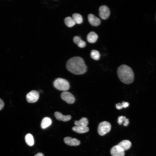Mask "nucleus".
Masks as SVG:
<instances>
[{
    "instance_id": "6ab92c4d",
    "label": "nucleus",
    "mask_w": 156,
    "mask_h": 156,
    "mask_svg": "<svg viewBox=\"0 0 156 156\" xmlns=\"http://www.w3.org/2000/svg\"><path fill=\"white\" fill-rule=\"evenodd\" d=\"M72 18L75 23V24H81L82 23L83 21L82 16L79 14H74L73 15Z\"/></svg>"
},
{
    "instance_id": "9d476101",
    "label": "nucleus",
    "mask_w": 156,
    "mask_h": 156,
    "mask_svg": "<svg viewBox=\"0 0 156 156\" xmlns=\"http://www.w3.org/2000/svg\"><path fill=\"white\" fill-rule=\"evenodd\" d=\"M88 19L90 24L93 26H98L100 25L101 23L100 19L92 14L88 15Z\"/></svg>"
},
{
    "instance_id": "39448f33",
    "label": "nucleus",
    "mask_w": 156,
    "mask_h": 156,
    "mask_svg": "<svg viewBox=\"0 0 156 156\" xmlns=\"http://www.w3.org/2000/svg\"><path fill=\"white\" fill-rule=\"evenodd\" d=\"M39 97V92L35 90H32L28 93L26 95L27 101L29 103H34L38 100Z\"/></svg>"
},
{
    "instance_id": "423d86ee",
    "label": "nucleus",
    "mask_w": 156,
    "mask_h": 156,
    "mask_svg": "<svg viewBox=\"0 0 156 156\" xmlns=\"http://www.w3.org/2000/svg\"><path fill=\"white\" fill-rule=\"evenodd\" d=\"M61 97L62 100L68 104H73L75 101V98L73 95L68 92H62L61 94Z\"/></svg>"
},
{
    "instance_id": "f8f14e48",
    "label": "nucleus",
    "mask_w": 156,
    "mask_h": 156,
    "mask_svg": "<svg viewBox=\"0 0 156 156\" xmlns=\"http://www.w3.org/2000/svg\"><path fill=\"white\" fill-rule=\"evenodd\" d=\"M124 151L127 150L131 146V142L128 140H123L120 142L118 144Z\"/></svg>"
},
{
    "instance_id": "393cba45",
    "label": "nucleus",
    "mask_w": 156,
    "mask_h": 156,
    "mask_svg": "<svg viewBox=\"0 0 156 156\" xmlns=\"http://www.w3.org/2000/svg\"><path fill=\"white\" fill-rule=\"evenodd\" d=\"M121 103L122 105L123 108H126L128 107L129 105V103L128 102L125 101L122 102Z\"/></svg>"
},
{
    "instance_id": "4be33fe9",
    "label": "nucleus",
    "mask_w": 156,
    "mask_h": 156,
    "mask_svg": "<svg viewBox=\"0 0 156 156\" xmlns=\"http://www.w3.org/2000/svg\"><path fill=\"white\" fill-rule=\"evenodd\" d=\"M90 55L92 58L96 60H99L100 58V54L99 52L96 50H92L91 52Z\"/></svg>"
},
{
    "instance_id": "4468645a",
    "label": "nucleus",
    "mask_w": 156,
    "mask_h": 156,
    "mask_svg": "<svg viewBox=\"0 0 156 156\" xmlns=\"http://www.w3.org/2000/svg\"><path fill=\"white\" fill-rule=\"evenodd\" d=\"M98 36L94 32L91 31L88 35L87 37L88 41L91 43H94L97 40Z\"/></svg>"
},
{
    "instance_id": "a211bd4d",
    "label": "nucleus",
    "mask_w": 156,
    "mask_h": 156,
    "mask_svg": "<svg viewBox=\"0 0 156 156\" xmlns=\"http://www.w3.org/2000/svg\"><path fill=\"white\" fill-rule=\"evenodd\" d=\"M26 143L29 146H31L34 144V140L32 135L30 133L27 134L25 137Z\"/></svg>"
},
{
    "instance_id": "9b49d317",
    "label": "nucleus",
    "mask_w": 156,
    "mask_h": 156,
    "mask_svg": "<svg viewBox=\"0 0 156 156\" xmlns=\"http://www.w3.org/2000/svg\"><path fill=\"white\" fill-rule=\"evenodd\" d=\"M56 118L59 120L66 122L69 120L71 117L70 115H63L61 113L58 112H56L54 114Z\"/></svg>"
},
{
    "instance_id": "b1692460",
    "label": "nucleus",
    "mask_w": 156,
    "mask_h": 156,
    "mask_svg": "<svg viewBox=\"0 0 156 156\" xmlns=\"http://www.w3.org/2000/svg\"><path fill=\"white\" fill-rule=\"evenodd\" d=\"M4 105V103L3 100L0 98V110L3 108Z\"/></svg>"
},
{
    "instance_id": "7ed1b4c3",
    "label": "nucleus",
    "mask_w": 156,
    "mask_h": 156,
    "mask_svg": "<svg viewBox=\"0 0 156 156\" xmlns=\"http://www.w3.org/2000/svg\"><path fill=\"white\" fill-rule=\"evenodd\" d=\"M53 85L56 89L61 91H66L70 88L68 82L66 80L61 78L56 79L53 82Z\"/></svg>"
},
{
    "instance_id": "412c9836",
    "label": "nucleus",
    "mask_w": 156,
    "mask_h": 156,
    "mask_svg": "<svg viewBox=\"0 0 156 156\" xmlns=\"http://www.w3.org/2000/svg\"><path fill=\"white\" fill-rule=\"evenodd\" d=\"M124 121L123 125L124 126H127L129 124V119L126 118L125 116H119L118 118V122L119 125H121Z\"/></svg>"
},
{
    "instance_id": "dca6fc26",
    "label": "nucleus",
    "mask_w": 156,
    "mask_h": 156,
    "mask_svg": "<svg viewBox=\"0 0 156 156\" xmlns=\"http://www.w3.org/2000/svg\"><path fill=\"white\" fill-rule=\"evenodd\" d=\"M52 123L51 119L48 117L44 118L42 120L41 124V126L42 129H45L49 126Z\"/></svg>"
},
{
    "instance_id": "0eeeda50",
    "label": "nucleus",
    "mask_w": 156,
    "mask_h": 156,
    "mask_svg": "<svg viewBox=\"0 0 156 156\" xmlns=\"http://www.w3.org/2000/svg\"><path fill=\"white\" fill-rule=\"evenodd\" d=\"M110 14V11L108 7L102 5L99 8V16L101 18L105 20L108 18Z\"/></svg>"
},
{
    "instance_id": "1a4fd4ad",
    "label": "nucleus",
    "mask_w": 156,
    "mask_h": 156,
    "mask_svg": "<svg viewBox=\"0 0 156 156\" xmlns=\"http://www.w3.org/2000/svg\"><path fill=\"white\" fill-rule=\"evenodd\" d=\"M65 143L68 145L70 146H77L79 145L80 142L77 139L69 137L65 138L64 139Z\"/></svg>"
},
{
    "instance_id": "f3484780",
    "label": "nucleus",
    "mask_w": 156,
    "mask_h": 156,
    "mask_svg": "<svg viewBox=\"0 0 156 156\" xmlns=\"http://www.w3.org/2000/svg\"><path fill=\"white\" fill-rule=\"evenodd\" d=\"M73 41L80 48H83L86 46V43L82 40L79 36H75L73 38Z\"/></svg>"
},
{
    "instance_id": "6e6552de",
    "label": "nucleus",
    "mask_w": 156,
    "mask_h": 156,
    "mask_svg": "<svg viewBox=\"0 0 156 156\" xmlns=\"http://www.w3.org/2000/svg\"><path fill=\"white\" fill-rule=\"evenodd\" d=\"M112 156H124V151L119 146L115 145L113 146L110 150Z\"/></svg>"
},
{
    "instance_id": "f03ea898",
    "label": "nucleus",
    "mask_w": 156,
    "mask_h": 156,
    "mask_svg": "<svg viewBox=\"0 0 156 156\" xmlns=\"http://www.w3.org/2000/svg\"><path fill=\"white\" fill-rule=\"evenodd\" d=\"M118 77L120 81L126 84H130L133 81L134 73L132 68L129 66L122 64L118 68L117 70Z\"/></svg>"
},
{
    "instance_id": "a878e982",
    "label": "nucleus",
    "mask_w": 156,
    "mask_h": 156,
    "mask_svg": "<svg viewBox=\"0 0 156 156\" xmlns=\"http://www.w3.org/2000/svg\"><path fill=\"white\" fill-rule=\"evenodd\" d=\"M34 156H44V155L42 153H38L35 155Z\"/></svg>"
},
{
    "instance_id": "5701e85b",
    "label": "nucleus",
    "mask_w": 156,
    "mask_h": 156,
    "mask_svg": "<svg viewBox=\"0 0 156 156\" xmlns=\"http://www.w3.org/2000/svg\"><path fill=\"white\" fill-rule=\"evenodd\" d=\"M116 108L118 109H120L123 108L122 103H120L116 104Z\"/></svg>"
},
{
    "instance_id": "2eb2a0df",
    "label": "nucleus",
    "mask_w": 156,
    "mask_h": 156,
    "mask_svg": "<svg viewBox=\"0 0 156 156\" xmlns=\"http://www.w3.org/2000/svg\"><path fill=\"white\" fill-rule=\"evenodd\" d=\"M88 124V119L86 117H82L79 120L75 121L74 124L76 126L86 127Z\"/></svg>"
},
{
    "instance_id": "20e7f679",
    "label": "nucleus",
    "mask_w": 156,
    "mask_h": 156,
    "mask_svg": "<svg viewBox=\"0 0 156 156\" xmlns=\"http://www.w3.org/2000/svg\"><path fill=\"white\" fill-rule=\"evenodd\" d=\"M111 127V124L109 122L106 121L101 122L98 127V133L100 135H104L110 131Z\"/></svg>"
},
{
    "instance_id": "f257e3e1",
    "label": "nucleus",
    "mask_w": 156,
    "mask_h": 156,
    "mask_svg": "<svg viewBox=\"0 0 156 156\" xmlns=\"http://www.w3.org/2000/svg\"><path fill=\"white\" fill-rule=\"evenodd\" d=\"M66 67L69 71L76 75L84 74L87 70V66L83 60L78 56L69 59L67 62Z\"/></svg>"
},
{
    "instance_id": "aec40b11",
    "label": "nucleus",
    "mask_w": 156,
    "mask_h": 156,
    "mask_svg": "<svg viewBox=\"0 0 156 156\" xmlns=\"http://www.w3.org/2000/svg\"><path fill=\"white\" fill-rule=\"evenodd\" d=\"M64 22L67 26L70 27H73L75 24L72 18L69 16L65 18Z\"/></svg>"
},
{
    "instance_id": "ddd939ff",
    "label": "nucleus",
    "mask_w": 156,
    "mask_h": 156,
    "mask_svg": "<svg viewBox=\"0 0 156 156\" xmlns=\"http://www.w3.org/2000/svg\"><path fill=\"white\" fill-rule=\"evenodd\" d=\"M72 130L74 131L79 133H86L89 131V128L87 127L76 126L73 127Z\"/></svg>"
}]
</instances>
